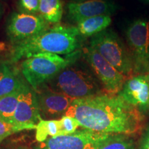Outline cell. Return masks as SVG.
I'll use <instances>...</instances> for the list:
<instances>
[{"label": "cell", "mask_w": 149, "mask_h": 149, "mask_svg": "<svg viewBox=\"0 0 149 149\" xmlns=\"http://www.w3.org/2000/svg\"><path fill=\"white\" fill-rule=\"evenodd\" d=\"M65 115L75 118L84 129L127 135L139 131L144 121L142 113L118 95L74 99Z\"/></svg>", "instance_id": "obj_1"}, {"label": "cell", "mask_w": 149, "mask_h": 149, "mask_svg": "<svg viewBox=\"0 0 149 149\" xmlns=\"http://www.w3.org/2000/svg\"><path fill=\"white\" fill-rule=\"evenodd\" d=\"M80 39L76 27L62 25L49 27L33 38L13 45L10 61L15 63L40 53L70 54L79 47Z\"/></svg>", "instance_id": "obj_2"}, {"label": "cell", "mask_w": 149, "mask_h": 149, "mask_svg": "<svg viewBox=\"0 0 149 149\" xmlns=\"http://www.w3.org/2000/svg\"><path fill=\"white\" fill-rule=\"evenodd\" d=\"M97 79L88 68L74 61L47 84L52 90L80 99L102 94Z\"/></svg>", "instance_id": "obj_3"}, {"label": "cell", "mask_w": 149, "mask_h": 149, "mask_svg": "<svg viewBox=\"0 0 149 149\" xmlns=\"http://www.w3.org/2000/svg\"><path fill=\"white\" fill-rule=\"evenodd\" d=\"M89 46L126 77L134 76L132 54L114 31L106 29L91 37Z\"/></svg>", "instance_id": "obj_4"}, {"label": "cell", "mask_w": 149, "mask_h": 149, "mask_svg": "<svg viewBox=\"0 0 149 149\" xmlns=\"http://www.w3.org/2000/svg\"><path fill=\"white\" fill-rule=\"evenodd\" d=\"M74 61L56 54H37L22 61L21 71L29 84L37 91Z\"/></svg>", "instance_id": "obj_5"}, {"label": "cell", "mask_w": 149, "mask_h": 149, "mask_svg": "<svg viewBox=\"0 0 149 149\" xmlns=\"http://www.w3.org/2000/svg\"><path fill=\"white\" fill-rule=\"evenodd\" d=\"M83 56L93 73L100 80L107 94L113 95L118 94L128 78L117 70L90 46L83 48Z\"/></svg>", "instance_id": "obj_6"}, {"label": "cell", "mask_w": 149, "mask_h": 149, "mask_svg": "<svg viewBox=\"0 0 149 149\" xmlns=\"http://www.w3.org/2000/svg\"><path fill=\"white\" fill-rule=\"evenodd\" d=\"M126 39L134 62V73L149 72V21L137 19L126 30Z\"/></svg>", "instance_id": "obj_7"}, {"label": "cell", "mask_w": 149, "mask_h": 149, "mask_svg": "<svg viewBox=\"0 0 149 149\" xmlns=\"http://www.w3.org/2000/svg\"><path fill=\"white\" fill-rule=\"evenodd\" d=\"M49 28V24L40 15L13 13L6 24V34L13 45L33 38Z\"/></svg>", "instance_id": "obj_8"}, {"label": "cell", "mask_w": 149, "mask_h": 149, "mask_svg": "<svg viewBox=\"0 0 149 149\" xmlns=\"http://www.w3.org/2000/svg\"><path fill=\"white\" fill-rule=\"evenodd\" d=\"M109 135L88 129L77 130L70 135L48 137L34 149H96L100 141Z\"/></svg>", "instance_id": "obj_9"}, {"label": "cell", "mask_w": 149, "mask_h": 149, "mask_svg": "<svg viewBox=\"0 0 149 149\" xmlns=\"http://www.w3.org/2000/svg\"><path fill=\"white\" fill-rule=\"evenodd\" d=\"M41 120V113L37 93L29 83L24 82L18 97L15 113V125L24 130L35 129Z\"/></svg>", "instance_id": "obj_10"}, {"label": "cell", "mask_w": 149, "mask_h": 149, "mask_svg": "<svg viewBox=\"0 0 149 149\" xmlns=\"http://www.w3.org/2000/svg\"><path fill=\"white\" fill-rule=\"evenodd\" d=\"M119 96L141 113L149 111V74L134 75L128 78L118 93Z\"/></svg>", "instance_id": "obj_11"}, {"label": "cell", "mask_w": 149, "mask_h": 149, "mask_svg": "<svg viewBox=\"0 0 149 149\" xmlns=\"http://www.w3.org/2000/svg\"><path fill=\"white\" fill-rule=\"evenodd\" d=\"M36 91L41 115L46 118L64 116L74 99L52 90L46 84Z\"/></svg>", "instance_id": "obj_12"}, {"label": "cell", "mask_w": 149, "mask_h": 149, "mask_svg": "<svg viewBox=\"0 0 149 149\" xmlns=\"http://www.w3.org/2000/svg\"><path fill=\"white\" fill-rule=\"evenodd\" d=\"M116 6L109 0H88L71 2L67 5L69 18L76 23L81 20L100 15H111L116 10Z\"/></svg>", "instance_id": "obj_13"}, {"label": "cell", "mask_w": 149, "mask_h": 149, "mask_svg": "<svg viewBox=\"0 0 149 149\" xmlns=\"http://www.w3.org/2000/svg\"><path fill=\"white\" fill-rule=\"evenodd\" d=\"M24 82L13 63H0V98L19 91Z\"/></svg>", "instance_id": "obj_14"}, {"label": "cell", "mask_w": 149, "mask_h": 149, "mask_svg": "<svg viewBox=\"0 0 149 149\" xmlns=\"http://www.w3.org/2000/svg\"><path fill=\"white\" fill-rule=\"evenodd\" d=\"M111 15H100L81 20L77 23L80 37H93L104 31L111 25Z\"/></svg>", "instance_id": "obj_15"}, {"label": "cell", "mask_w": 149, "mask_h": 149, "mask_svg": "<svg viewBox=\"0 0 149 149\" xmlns=\"http://www.w3.org/2000/svg\"><path fill=\"white\" fill-rule=\"evenodd\" d=\"M63 3L61 0H40L39 15L48 24H58L62 18Z\"/></svg>", "instance_id": "obj_16"}, {"label": "cell", "mask_w": 149, "mask_h": 149, "mask_svg": "<svg viewBox=\"0 0 149 149\" xmlns=\"http://www.w3.org/2000/svg\"><path fill=\"white\" fill-rule=\"evenodd\" d=\"M21 89L0 98V120L15 125V113Z\"/></svg>", "instance_id": "obj_17"}, {"label": "cell", "mask_w": 149, "mask_h": 149, "mask_svg": "<svg viewBox=\"0 0 149 149\" xmlns=\"http://www.w3.org/2000/svg\"><path fill=\"white\" fill-rule=\"evenodd\" d=\"M96 149H135V146L130 135L109 134L100 141Z\"/></svg>", "instance_id": "obj_18"}, {"label": "cell", "mask_w": 149, "mask_h": 149, "mask_svg": "<svg viewBox=\"0 0 149 149\" xmlns=\"http://www.w3.org/2000/svg\"><path fill=\"white\" fill-rule=\"evenodd\" d=\"M35 138L39 143L43 142L48 138L60 135V122L59 120H41L37 124Z\"/></svg>", "instance_id": "obj_19"}, {"label": "cell", "mask_w": 149, "mask_h": 149, "mask_svg": "<svg viewBox=\"0 0 149 149\" xmlns=\"http://www.w3.org/2000/svg\"><path fill=\"white\" fill-rule=\"evenodd\" d=\"M60 122V135H66L74 133L77 131V128L80 124L75 118L69 116H63L59 120Z\"/></svg>", "instance_id": "obj_20"}, {"label": "cell", "mask_w": 149, "mask_h": 149, "mask_svg": "<svg viewBox=\"0 0 149 149\" xmlns=\"http://www.w3.org/2000/svg\"><path fill=\"white\" fill-rule=\"evenodd\" d=\"M40 0H18L20 13L29 15H39Z\"/></svg>", "instance_id": "obj_21"}, {"label": "cell", "mask_w": 149, "mask_h": 149, "mask_svg": "<svg viewBox=\"0 0 149 149\" xmlns=\"http://www.w3.org/2000/svg\"><path fill=\"white\" fill-rule=\"evenodd\" d=\"M24 130V128L0 120V143L8 136Z\"/></svg>", "instance_id": "obj_22"}, {"label": "cell", "mask_w": 149, "mask_h": 149, "mask_svg": "<svg viewBox=\"0 0 149 149\" xmlns=\"http://www.w3.org/2000/svg\"><path fill=\"white\" fill-rule=\"evenodd\" d=\"M139 149H149V127L145 130L140 141Z\"/></svg>", "instance_id": "obj_23"}, {"label": "cell", "mask_w": 149, "mask_h": 149, "mask_svg": "<svg viewBox=\"0 0 149 149\" xmlns=\"http://www.w3.org/2000/svg\"><path fill=\"white\" fill-rule=\"evenodd\" d=\"M88 1V0H72V1H74V2H81V1Z\"/></svg>", "instance_id": "obj_24"}, {"label": "cell", "mask_w": 149, "mask_h": 149, "mask_svg": "<svg viewBox=\"0 0 149 149\" xmlns=\"http://www.w3.org/2000/svg\"><path fill=\"white\" fill-rule=\"evenodd\" d=\"M1 12H2V9H1V4H0V17H1Z\"/></svg>", "instance_id": "obj_25"}, {"label": "cell", "mask_w": 149, "mask_h": 149, "mask_svg": "<svg viewBox=\"0 0 149 149\" xmlns=\"http://www.w3.org/2000/svg\"><path fill=\"white\" fill-rule=\"evenodd\" d=\"M145 1H147V2H148V3H149V0H145Z\"/></svg>", "instance_id": "obj_26"}, {"label": "cell", "mask_w": 149, "mask_h": 149, "mask_svg": "<svg viewBox=\"0 0 149 149\" xmlns=\"http://www.w3.org/2000/svg\"><path fill=\"white\" fill-rule=\"evenodd\" d=\"M22 149H28V148H22Z\"/></svg>", "instance_id": "obj_27"}, {"label": "cell", "mask_w": 149, "mask_h": 149, "mask_svg": "<svg viewBox=\"0 0 149 149\" xmlns=\"http://www.w3.org/2000/svg\"><path fill=\"white\" fill-rule=\"evenodd\" d=\"M18 149H22V148H18Z\"/></svg>", "instance_id": "obj_28"}, {"label": "cell", "mask_w": 149, "mask_h": 149, "mask_svg": "<svg viewBox=\"0 0 149 149\" xmlns=\"http://www.w3.org/2000/svg\"><path fill=\"white\" fill-rule=\"evenodd\" d=\"M148 74H149V72H148Z\"/></svg>", "instance_id": "obj_29"}]
</instances>
